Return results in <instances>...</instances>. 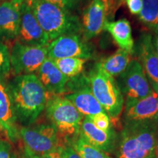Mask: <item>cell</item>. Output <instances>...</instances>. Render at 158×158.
Listing matches in <instances>:
<instances>
[{"mask_svg":"<svg viewBox=\"0 0 158 158\" xmlns=\"http://www.w3.org/2000/svg\"><path fill=\"white\" fill-rule=\"evenodd\" d=\"M7 89L15 117L22 123L32 124L45 108L48 94L36 75L17 76Z\"/></svg>","mask_w":158,"mask_h":158,"instance_id":"6da1fadb","label":"cell"},{"mask_svg":"<svg viewBox=\"0 0 158 158\" xmlns=\"http://www.w3.org/2000/svg\"><path fill=\"white\" fill-rule=\"evenodd\" d=\"M158 123L124 124L114 158H157Z\"/></svg>","mask_w":158,"mask_h":158,"instance_id":"7a4b0ae2","label":"cell"},{"mask_svg":"<svg viewBox=\"0 0 158 158\" xmlns=\"http://www.w3.org/2000/svg\"><path fill=\"white\" fill-rule=\"evenodd\" d=\"M50 42L65 35L80 34L81 23L72 13L44 0H26Z\"/></svg>","mask_w":158,"mask_h":158,"instance_id":"3957f363","label":"cell"},{"mask_svg":"<svg viewBox=\"0 0 158 158\" xmlns=\"http://www.w3.org/2000/svg\"><path fill=\"white\" fill-rule=\"evenodd\" d=\"M86 77L94 98L112 123L118 124L124 109V99L116 80L106 73L98 63Z\"/></svg>","mask_w":158,"mask_h":158,"instance_id":"277c9868","label":"cell"},{"mask_svg":"<svg viewBox=\"0 0 158 158\" xmlns=\"http://www.w3.org/2000/svg\"><path fill=\"white\" fill-rule=\"evenodd\" d=\"M45 109L47 116L63 141L70 140L79 135L84 116L64 95L48 96Z\"/></svg>","mask_w":158,"mask_h":158,"instance_id":"5b68a950","label":"cell"},{"mask_svg":"<svg viewBox=\"0 0 158 158\" xmlns=\"http://www.w3.org/2000/svg\"><path fill=\"white\" fill-rule=\"evenodd\" d=\"M19 133L24 148L37 156L54 151L62 143L58 132L52 124L23 127L20 129Z\"/></svg>","mask_w":158,"mask_h":158,"instance_id":"8992f818","label":"cell"},{"mask_svg":"<svg viewBox=\"0 0 158 158\" xmlns=\"http://www.w3.org/2000/svg\"><path fill=\"white\" fill-rule=\"evenodd\" d=\"M66 92L68 94L64 96L84 117L106 113L92 94L86 76L81 74L76 78H69Z\"/></svg>","mask_w":158,"mask_h":158,"instance_id":"52a82bcc","label":"cell"},{"mask_svg":"<svg viewBox=\"0 0 158 158\" xmlns=\"http://www.w3.org/2000/svg\"><path fill=\"white\" fill-rule=\"evenodd\" d=\"M11 70L15 74H33L48 58L47 47L25 45L15 40L10 51Z\"/></svg>","mask_w":158,"mask_h":158,"instance_id":"ba28073f","label":"cell"},{"mask_svg":"<svg viewBox=\"0 0 158 158\" xmlns=\"http://www.w3.org/2000/svg\"><path fill=\"white\" fill-rule=\"evenodd\" d=\"M127 100L143 98L152 92V88L138 59H131L127 68L116 81Z\"/></svg>","mask_w":158,"mask_h":158,"instance_id":"9c48e42d","label":"cell"},{"mask_svg":"<svg viewBox=\"0 0 158 158\" xmlns=\"http://www.w3.org/2000/svg\"><path fill=\"white\" fill-rule=\"evenodd\" d=\"M48 57L53 59L79 58L88 60L94 56L92 47L80 34L65 35L57 37L47 47Z\"/></svg>","mask_w":158,"mask_h":158,"instance_id":"30bf717a","label":"cell"},{"mask_svg":"<svg viewBox=\"0 0 158 158\" xmlns=\"http://www.w3.org/2000/svg\"><path fill=\"white\" fill-rule=\"evenodd\" d=\"M130 123H158L157 91L153 89L145 98L125 102L124 124Z\"/></svg>","mask_w":158,"mask_h":158,"instance_id":"8fae6325","label":"cell"},{"mask_svg":"<svg viewBox=\"0 0 158 158\" xmlns=\"http://www.w3.org/2000/svg\"><path fill=\"white\" fill-rule=\"evenodd\" d=\"M16 40L25 45L48 47L50 40L41 28L32 11L24 0L21 7V19Z\"/></svg>","mask_w":158,"mask_h":158,"instance_id":"7c38bea8","label":"cell"},{"mask_svg":"<svg viewBox=\"0 0 158 158\" xmlns=\"http://www.w3.org/2000/svg\"><path fill=\"white\" fill-rule=\"evenodd\" d=\"M23 2L24 0H7L0 4V40L2 42L17 40Z\"/></svg>","mask_w":158,"mask_h":158,"instance_id":"4fadbf2b","label":"cell"},{"mask_svg":"<svg viewBox=\"0 0 158 158\" xmlns=\"http://www.w3.org/2000/svg\"><path fill=\"white\" fill-rule=\"evenodd\" d=\"M138 61L141 63L152 88L158 92V55L152 35L144 33L138 42Z\"/></svg>","mask_w":158,"mask_h":158,"instance_id":"5bb4252c","label":"cell"},{"mask_svg":"<svg viewBox=\"0 0 158 158\" xmlns=\"http://www.w3.org/2000/svg\"><path fill=\"white\" fill-rule=\"evenodd\" d=\"M37 78L49 95H64L69 78L62 73L53 59L48 57L37 70Z\"/></svg>","mask_w":158,"mask_h":158,"instance_id":"9a60e30c","label":"cell"},{"mask_svg":"<svg viewBox=\"0 0 158 158\" xmlns=\"http://www.w3.org/2000/svg\"><path fill=\"white\" fill-rule=\"evenodd\" d=\"M106 21L105 7L101 0H91L83 13L81 27L84 38L88 41L100 35L104 30Z\"/></svg>","mask_w":158,"mask_h":158,"instance_id":"2e32d148","label":"cell"},{"mask_svg":"<svg viewBox=\"0 0 158 158\" xmlns=\"http://www.w3.org/2000/svg\"><path fill=\"white\" fill-rule=\"evenodd\" d=\"M81 133L88 141L106 153L111 152L115 149L116 136L114 130L104 131L99 129L89 117L83 118Z\"/></svg>","mask_w":158,"mask_h":158,"instance_id":"e0dca14e","label":"cell"},{"mask_svg":"<svg viewBox=\"0 0 158 158\" xmlns=\"http://www.w3.org/2000/svg\"><path fill=\"white\" fill-rule=\"evenodd\" d=\"M13 105L7 88L0 82V128L11 142L17 140L18 132Z\"/></svg>","mask_w":158,"mask_h":158,"instance_id":"ac0fdd59","label":"cell"},{"mask_svg":"<svg viewBox=\"0 0 158 158\" xmlns=\"http://www.w3.org/2000/svg\"><path fill=\"white\" fill-rule=\"evenodd\" d=\"M104 30L108 31L120 48L131 55L135 50L132 28L127 19H122L116 21H106Z\"/></svg>","mask_w":158,"mask_h":158,"instance_id":"d6986e66","label":"cell"},{"mask_svg":"<svg viewBox=\"0 0 158 158\" xmlns=\"http://www.w3.org/2000/svg\"><path fill=\"white\" fill-rule=\"evenodd\" d=\"M130 60L129 53L119 48L114 54L102 59L98 64L106 73L115 78H118L126 70Z\"/></svg>","mask_w":158,"mask_h":158,"instance_id":"ffe728a7","label":"cell"},{"mask_svg":"<svg viewBox=\"0 0 158 158\" xmlns=\"http://www.w3.org/2000/svg\"><path fill=\"white\" fill-rule=\"evenodd\" d=\"M81 158H110L108 153L91 143L82 133L70 140H65Z\"/></svg>","mask_w":158,"mask_h":158,"instance_id":"44dd1931","label":"cell"},{"mask_svg":"<svg viewBox=\"0 0 158 158\" xmlns=\"http://www.w3.org/2000/svg\"><path fill=\"white\" fill-rule=\"evenodd\" d=\"M143 7L138 15L141 22L149 30L158 32V0H142Z\"/></svg>","mask_w":158,"mask_h":158,"instance_id":"7402d4cb","label":"cell"},{"mask_svg":"<svg viewBox=\"0 0 158 158\" xmlns=\"http://www.w3.org/2000/svg\"><path fill=\"white\" fill-rule=\"evenodd\" d=\"M54 62L63 75L68 78H73L81 74L86 60L71 57L54 59Z\"/></svg>","mask_w":158,"mask_h":158,"instance_id":"603a6c76","label":"cell"},{"mask_svg":"<svg viewBox=\"0 0 158 158\" xmlns=\"http://www.w3.org/2000/svg\"><path fill=\"white\" fill-rule=\"evenodd\" d=\"M10 71V57L8 47L0 40V79L8 76Z\"/></svg>","mask_w":158,"mask_h":158,"instance_id":"cb8c5ba5","label":"cell"},{"mask_svg":"<svg viewBox=\"0 0 158 158\" xmlns=\"http://www.w3.org/2000/svg\"><path fill=\"white\" fill-rule=\"evenodd\" d=\"M89 118H90L92 123L99 129L104 130V131H110V130H114L112 127L111 121L106 113L99 114L97 115L89 116Z\"/></svg>","mask_w":158,"mask_h":158,"instance_id":"d4e9b609","label":"cell"},{"mask_svg":"<svg viewBox=\"0 0 158 158\" xmlns=\"http://www.w3.org/2000/svg\"><path fill=\"white\" fill-rule=\"evenodd\" d=\"M44 1L71 12L78 7L81 0H44Z\"/></svg>","mask_w":158,"mask_h":158,"instance_id":"484cf974","label":"cell"},{"mask_svg":"<svg viewBox=\"0 0 158 158\" xmlns=\"http://www.w3.org/2000/svg\"><path fill=\"white\" fill-rule=\"evenodd\" d=\"M58 149L63 158H81L66 141H63Z\"/></svg>","mask_w":158,"mask_h":158,"instance_id":"4316f807","label":"cell"},{"mask_svg":"<svg viewBox=\"0 0 158 158\" xmlns=\"http://www.w3.org/2000/svg\"><path fill=\"white\" fill-rule=\"evenodd\" d=\"M125 2L128 9L132 14L135 15H139L143 7L142 0H125Z\"/></svg>","mask_w":158,"mask_h":158,"instance_id":"83f0119b","label":"cell"},{"mask_svg":"<svg viewBox=\"0 0 158 158\" xmlns=\"http://www.w3.org/2000/svg\"><path fill=\"white\" fill-rule=\"evenodd\" d=\"M101 1L105 7L106 18L109 17L115 10V7L118 0H101Z\"/></svg>","mask_w":158,"mask_h":158,"instance_id":"f1b7e54d","label":"cell"},{"mask_svg":"<svg viewBox=\"0 0 158 158\" xmlns=\"http://www.w3.org/2000/svg\"><path fill=\"white\" fill-rule=\"evenodd\" d=\"M0 158H11L10 149L7 142L0 141Z\"/></svg>","mask_w":158,"mask_h":158,"instance_id":"f546056e","label":"cell"},{"mask_svg":"<svg viewBox=\"0 0 158 158\" xmlns=\"http://www.w3.org/2000/svg\"><path fill=\"white\" fill-rule=\"evenodd\" d=\"M40 158H63L59 149L51 152L45 154L42 156H40Z\"/></svg>","mask_w":158,"mask_h":158,"instance_id":"4dcf8cb0","label":"cell"},{"mask_svg":"<svg viewBox=\"0 0 158 158\" xmlns=\"http://www.w3.org/2000/svg\"><path fill=\"white\" fill-rule=\"evenodd\" d=\"M15 158H40V157L35 155V154L31 153L30 151H29L28 149H27L26 148H24V149H23V152L21 154L19 157H15Z\"/></svg>","mask_w":158,"mask_h":158,"instance_id":"1f68e13d","label":"cell"},{"mask_svg":"<svg viewBox=\"0 0 158 158\" xmlns=\"http://www.w3.org/2000/svg\"><path fill=\"white\" fill-rule=\"evenodd\" d=\"M154 43H155V46L156 48V51H157V55H158V32L156 33L155 37H154Z\"/></svg>","mask_w":158,"mask_h":158,"instance_id":"d6a6232c","label":"cell"},{"mask_svg":"<svg viewBox=\"0 0 158 158\" xmlns=\"http://www.w3.org/2000/svg\"><path fill=\"white\" fill-rule=\"evenodd\" d=\"M157 158H158V146H157Z\"/></svg>","mask_w":158,"mask_h":158,"instance_id":"836d02e7","label":"cell"},{"mask_svg":"<svg viewBox=\"0 0 158 158\" xmlns=\"http://www.w3.org/2000/svg\"><path fill=\"white\" fill-rule=\"evenodd\" d=\"M118 1H122V0H118Z\"/></svg>","mask_w":158,"mask_h":158,"instance_id":"e575fe53","label":"cell"}]
</instances>
